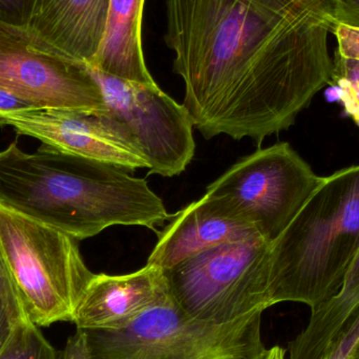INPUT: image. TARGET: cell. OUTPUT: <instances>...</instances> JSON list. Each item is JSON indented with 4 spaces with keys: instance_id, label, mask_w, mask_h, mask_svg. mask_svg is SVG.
I'll use <instances>...</instances> for the list:
<instances>
[{
    "instance_id": "obj_7",
    "label": "cell",
    "mask_w": 359,
    "mask_h": 359,
    "mask_svg": "<svg viewBox=\"0 0 359 359\" xmlns=\"http://www.w3.org/2000/svg\"><path fill=\"white\" fill-rule=\"evenodd\" d=\"M324 181L287 142L243 157L207 186V196L272 244Z\"/></svg>"
},
{
    "instance_id": "obj_13",
    "label": "cell",
    "mask_w": 359,
    "mask_h": 359,
    "mask_svg": "<svg viewBox=\"0 0 359 359\" xmlns=\"http://www.w3.org/2000/svg\"><path fill=\"white\" fill-rule=\"evenodd\" d=\"M111 0H41L27 33L46 48L90 65L104 37Z\"/></svg>"
},
{
    "instance_id": "obj_21",
    "label": "cell",
    "mask_w": 359,
    "mask_h": 359,
    "mask_svg": "<svg viewBox=\"0 0 359 359\" xmlns=\"http://www.w3.org/2000/svg\"><path fill=\"white\" fill-rule=\"evenodd\" d=\"M0 294L6 299L8 308H10L16 320L27 318L25 316L22 305H21L20 301H19L18 295H17L16 291H15L14 286H13L10 276H8L4 257H2L1 251H0Z\"/></svg>"
},
{
    "instance_id": "obj_27",
    "label": "cell",
    "mask_w": 359,
    "mask_h": 359,
    "mask_svg": "<svg viewBox=\"0 0 359 359\" xmlns=\"http://www.w3.org/2000/svg\"><path fill=\"white\" fill-rule=\"evenodd\" d=\"M354 359H359V347H358V351H356L355 358H354Z\"/></svg>"
},
{
    "instance_id": "obj_23",
    "label": "cell",
    "mask_w": 359,
    "mask_h": 359,
    "mask_svg": "<svg viewBox=\"0 0 359 359\" xmlns=\"http://www.w3.org/2000/svg\"><path fill=\"white\" fill-rule=\"evenodd\" d=\"M337 22L359 27V0H332Z\"/></svg>"
},
{
    "instance_id": "obj_2",
    "label": "cell",
    "mask_w": 359,
    "mask_h": 359,
    "mask_svg": "<svg viewBox=\"0 0 359 359\" xmlns=\"http://www.w3.org/2000/svg\"><path fill=\"white\" fill-rule=\"evenodd\" d=\"M0 204L78 241L116 225L157 231L170 217L144 179L46 144L0 151Z\"/></svg>"
},
{
    "instance_id": "obj_9",
    "label": "cell",
    "mask_w": 359,
    "mask_h": 359,
    "mask_svg": "<svg viewBox=\"0 0 359 359\" xmlns=\"http://www.w3.org/2000/svg\"><path fill=\"white\" fill-rule=\"evenodd\" d=\"M0 90L36 109H104L102 90L88 65L50 50L25 32L4 25H0Z\"/></svg>"
},
{
    "instance_id": "obj_6",
    "label": "cell",
    "mask_w": 359,
    "mask_h": 359,
    "mask_svg": "<svg viewBox=\"0 0 359 359\" xmlns=\"http://www.w3.org/2000/svg\"><path fill=\"white\" fill-rule=\"evenodd\" d=\"M270 245L259 236L227 243L164 269L170 297L187 316L215 324L265 311Z\"/></svg>"
},
{
    "instance_id": "obj_19",
    "label": "cell",
    "mask_w": 359,
    "mask_h": 359,
    "mask_svg": "<svg viewBox=\"0 0 359 359\" xmlns=\"http://www.w3.org/2000/svg\"><path fill=\"white\" fill-rule=\"evenodd\" d=\"M359 347V308L331 344L323 359H354Z\"/></svg>"
},
{
    "instance_id": "obj_24",
    "label": "cell",
    "mask_w": 359,
    "mask_h": 359,
    "mask_svg": "<svg viewBox=\"0 0 359 359\" xmlns=\"http://www.w3.org/2000/svg\"><path fill=\"white\" fill-rule=\"evenodd\" d=\"M36 109L34 105L6 90H0V115L22 113V111H33Z\"/></svg>"
},
{
    "instance_id": "obj_1",
    "label": "cell",
    "mask_w": 359,
    "mask_h": 359,
    "mask_svg": "<svg viewBox=\"0 0 359 359\" xmlns=\"http://www.w3.org/2000/svg\"><path fill=\"white\" fill-rule=\"evenodd\" d=\"M166 44L205 139L261 144L330 84L332 0H168Z\"/></svg>"
},
{
    "instance_id": "obj_8",
    "label": "cell",
    "mask_w": 359,
    "mask_h": 359,
    "mask_svg": "<svg viewBox=\"0 0 359 359\" xmlns=\"http://www.w3.org/2000/svg\"><path fill=\"white\" fill-rule=\"evenodd\" d=\"M104 97L97 111L149 164V175L178 176L196 153L194 124L179 104L157 84L120 79L92 69Z\"/></svg>"
},
{
    "instance_id": "obj_15",
    "label": "cell",
    "mask_w": 359,
    "mask_h": 359,
    "mask_svg": "<svg viewBox=\"0 0 359 359\" xmlns=\"http://www.w3.org/2000/svg\"><path fill=\"white\" fill-rule=\"evenodd\" d=\"M359 308V250L337 294L312 310L309 328L320 341H332Z\"/></svg>"
},
{
    "instance_id": "obj_20",
    "label": "cell",
    "mask_w": 359,
    "mask_h": 359,
    "mask_svg": "<svg viewBox=\"0 0 359 359\" xmlns=\"http://www.w3.org/2000/svg\"><path fill=\"white\" fill-rule=\"evenodd\" d=\"M332 34L339 42L337 54L344 58L359 60V27L337 22Z\"/></svg>"
},
{
    "instance_id": "obj_22",
    "label": "cell",
    "mask_w": 359,
    "mask_h": 359,
    "mask_svg": "<svg viewBox=\"0 0 359 359\" xmlns=\"http://www.w3.org/2000/svg\"><path fill=\"white\" fill-rule=\"evenodd\" d=\"M58 359H90L88 339L82 329H77L75 334L67 339L65 349L59 353Z\"/></svg>"
},
{
    "instance_id": "obj_3",
    "label": "cell",
    "mask_w": 359,
    "mask_h": 359,
    "mask_svg": "<svg viewBox=\"0 0 359 359\" xmlns=\"http://www.w3.org/2000/svg\"><path fill=\"white\" fill-rule=\"evenodd\" d=\"M359 250V165L324 178L270 245V305L311 310L339 293Z\"/></svg>"
},
{
    "instance_id": "obj_18",
    "label": "cell",
    "mask_w": 359,
    "mask_h": 359,
    "mask_svg": "<svg viewBox=\"0 0 359 359\" xmlns=\"http://www.w3.org/2000/svg\"><path fill=\"white\" fill-rule=\"evenodd\" d=\"M41 0H0V25L27 33Z\"/></svg>"
},
{
    "instance_id": "obj_12",
    "label": "cell",
    "mask_w": 359,
    "mask_h": 359,
    "mask_svg": "<svg viewBox=\"0 0 359 359\" xmlns=\"http://www.w3.org/2000/svg\"><path fill=\"white\" fill-rule=\"evenodd\" d=\"M158 232L159 240L147 264L168 269L219 245L259 236L255 228L226 213L206 194L190 203Z\"/></svg>"
},
{
    "instance_id": "obj_10",
    "label": "cell",
    "mask_w": 359,
    "mask_h": 359,
    "mask_svg": "<svg viewBox=\"0 0 359 359\" xmlns=\"http://www.w3.org/2000/svg\"><path fill=\"white\" fill-rule=\"evenodd\" d=\"M0 126L32 137L63 153L134 172L147 160L97 111L37 109L0 115Z\"/></svg>"
},
{
    "instance_id": "obj_25",
    "label": "cell",
    "mask_w": 359,
    "mask_h": 359,
    "mask_svg": "<svg viewBox=\"0 0 359 359\" xmlns=\"http://www.w3.org/2000/svg\"><path fill=\"white\" fill-rule=\"evenodd\" d=\"M16 322L18 320L14 318L6 299L0 294V352L8 341Z\"/></svg>"
},
{
    "instance_id": "obj_11",
    "label": "cell",
    "mask_w": 359,
    "mask_h": 359,
    "mask_svg": "<svg viewBox=\"0 0 359 359\" xmlns=\"http://www.w3.org/2000/svg\"><path fill=\"white\" fill-rule=\"evenodd\" d=\"M172 301L163 269L147 265L123 276L94 274L78 303L77 329H122L143 312Z\"/></svg>"
},
{
    "instance_id": "obj_14",
    "label": "cell",
    "mask_w": 359,
    "mask_h": 359,
    "mask_svg": "<svg viewBox=\"0 0 359 359\" xmlns=\"http://www.w3.org/2000/svg\"><path fill=\"white\" fill-rule=\"evenodd\" d=\"M145 0H111L100 50L90 67L137 83H156L145 63L141 27Z\"/></svg>"
},
{
    "instance_id": "obj_4",
    "label": "cell",
    "mask_w": 359,
    "mask_h": 359,
    "mask_svg": "<svg viewBox=\"0 0 359 359\" xmlns=\"http://www.w3.org/2000/svg\"><path fill=\"white\" fill-rule=\"evenodd\" d=\"M0 251L33 324L73 323L95 274L82 257L77 238L0 204Z\"/></svg>"
},
{
    "instance_id": "obj_26",
    "label": "cell",
    "mask_w": 359,
    "mask_h": 359,
    "mask_svg": "<svg viewBox=\"0 0 359 359\" xmlns=\"http://www.w3.org/2000/svg\"><path fill=\"white\" fill-rule=\"evenodd\" d=\"M286 352L280 346H274L271 349H268L267 356L266 359H285Z\"/></svg>"
},
{
    "instance_id": "obj_17",
    "label": "cell",
    "mask_w": 359,
    "mask_h": 359,
    "mask_svg": "<svg viewBox=\"0 0 359 359\" xmlns=\"http://www.w3.org/2000/svg\"><path fill=\"white\" fill-rule=\"evenodd\" d=\"M330 86L337 88L346 111L359 128V60L344 58L337 53Z\"/></svg>"
},
{
    "instance_id": "obj_16",
    "label": "cell",
    "mask_w": 359,
    "mask_h": 359,
    "mask_svg": "<svg viewBox=\"0 0 359 359\" xmlns=\"http://www.w3.org/2000/svg\"><path fill=\"white\" fill-rule=\"evenodd\" d=\"M59 353L27 318L15 324L0 359H58Z\"/></svg>"
},
{
    "instance_id": "obj_5",
    "label": "cell",
    "mask_w": 359,
    "mask_h": 359,
    "mask_svg": "<svg viewBox=\"0 0 359 359\" xmlns=\"http://www.w3.org/2000/svg\"><path fill=\"white\" fill-rule=\"evenodd\" d=\"M263 313L215 324L187 316L172 299L124 328L82 330L90 359H266Z\"/></svg>"
}]
</instances>
